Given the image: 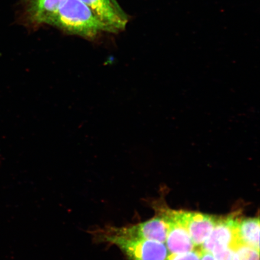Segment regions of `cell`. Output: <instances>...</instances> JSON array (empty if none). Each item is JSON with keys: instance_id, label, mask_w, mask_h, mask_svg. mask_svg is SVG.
<instances>
[{"instance_id": "obj_6", "label": "cell", "mask_w": 260, "mask_h": 260, "mask_svg": "<svg viewBox=\"0 0 260 260\" xmlns=\"http://www.w3.org/2000/svg\"><path fill=\"white\" fill-rule=\"evenodd\" d=\"M114 31L123 30L128 19L115 0H80Z\"/></svg>"}, {"instance_id": "obj_14", "label": "cell", "mask_w": 260, "mask_h": 260, "mask_svg": "<svg viewBox=\"0 0 260 260\" xmlns=\"http://www.w3.org/2000/svg\"><path fill=\"white\" fill-rule=\"evenodd\" d=\"M115 1H116V0H115Z\"/></svg>"}, {"instance_id": "obj_11", "label": "cell", "mask_w": 260, "mask_h": 260, "mask_svg": "<svg viewBox=\"0 0 260 260\" xmlns=\"http://www.w3.org/2000/svg\"><path fill=\"white\" fill-rule=\"evenodd\" d=\"M216 260H239L235 248L232 247H222L210 252Z\"/></svg>"}, {"instance_id": "obj_7", "label": "cell", "mask_w": 260, "mask_h": 260, "mask_svg": "<svg viewBox=\"0 0 260 260\" xmlns=\"http://www.w3.org/2000/svg\"><path fill=\"white\" fill-rule=\"evenodd\" d=\"M167 216L169 230L165 245L169 254H179L193 251L194 243L187 231L172 213L171 210H162Z\"/></svg>"}, {"instance_id": "obj_5", "label": "cell", "mask_w": 260, "mask_h": 260, "mask_svg": "<svg viewBox=\"0 0 260 260\" xmlns=\"http://www.w3.org/2000/svg\"><path fill=\"white\" fill-rule=\"evenodd\" d=\"M239 218L228 216L217 218L215 226L210 236L201 246V251L211 252L214 249L222 247H235L241 243L237 234Z\"/></svg>"}, {"instance_id": "obj_3", "label": "cell", "mask_w": 260, "mask_h": 260, "mask_svg": "<svg viewBox=\"0 0 260 260\" xmlns=\"http://www.w3.org/2000/svg\"><path fill=\"white\" fill-rule=\"evenodd\" d=\"M107 227L117 235L165 243L168 235L169 223L167 216L162 210L153 218L136 225L121 228Z\"/></svg>"}, {"instance_id": "obj_1", "label": "cell", "mask_w": 260, "mask_h": 260, "mask_svg": "<svg viewBox=\"0 0 260 260\" xmlns=\"http://www.w3.org/2000/svg\"><path fill=\"white\" fill-rule=\"evenodd\" d=\"M49 24L87 38L95 37L102 31L115 32L80 0H67Z\"/></svg>"}, {"instance_id": "obj_9", "label": "cell", "mask_w": 260, "mask_h": 260, "mask_svg": "<svg viewBox=\"0 0 260 260\" xmlns=\"http://www.w3.org/2000/svg\"><path fill=\"white\" fill-rule=\"evenodd\" d=\"M237 234L240 243L259 251V217L239 220Z\"/></svg>"}, {"instance_id": "obj_2", "label": "cell", "mask_w": 260, "mask_h": 260, "mask_svg": "<svg viewBox=\"0 0 260 260\" xmlns=\"http://www.w3.org/2000/svg\"><path fill=\"white\" fill-rule=\"evenodd\" d=\"M96 242L118 246L128 260H166L169 255L164 243L117 235L107 226L93 231Z\"/></svg>"}, {"instance_id": "obj_8", "label": "cell", "mask_w": 260, "mask_h": 260, "mask_svg": "<svg viewBox=\"0 0 260 260\" xmlns=\"http://www.w3.org/2000/svg\"><path fill=\"white\" fill-rule=\"evenodd\" d=\"M27 13L31 21L50 24L58 9L67 0H27Z\"/></svg>"}, {"instance_id": "obj_4", "label": "cell", "mask_w": 260, "mask_h": 260, "mask_svg": "<svg viewBox=\"0 0 260 260\" xmlns=\"http://www.w3.org/2000/svg\"><path fill=\"white\" fill-rule=\"evenodd\" d=\"M172 213L187 231L195 247L201 246L215 226L217 217L191 211L172 210Z\"/></svg>"}, {"instance_id": "obj_13", "label": "cell", "mask_w": 260, "mask_h": 260, "mask_svg": "<svg viewBox=\"0 0 260 260\" xmlns=\"http://www.w3.org/2000/svg\"><path fill=\"white\" fill-rule=\"evenodd\" d=\"M200 260H216L211 253L201 251Z\"/></svg>"}, {"instance_id": "obj_10", "label": "cell", "mask_w": 260, "mask_h": 260, "mask_svg": "<svg viewBox=\"0 0 260 260\" xmlns=\"http://www.w3.org/2000/svg\"><path fill=\"white\" fill-rule=\"evenodd\" d=\"M239 260H259V251L243 243L235 248Z\"/></svg>"}, {"instance_id": "obj_12", "label": "cell", "mask_w": 260, "mask_h": 260, "mask_svg": "<svg viewBox=\"0 0 260 260\" xmlns=\"http://www.w3.org/2000/svg\"><path fill=\"white\" fill-rule=\"evenodd\" d=\"M200 258L201 251L194 249L192 251L179 254H169L166 260H200Z\"/></svg>"}]
</instances>
